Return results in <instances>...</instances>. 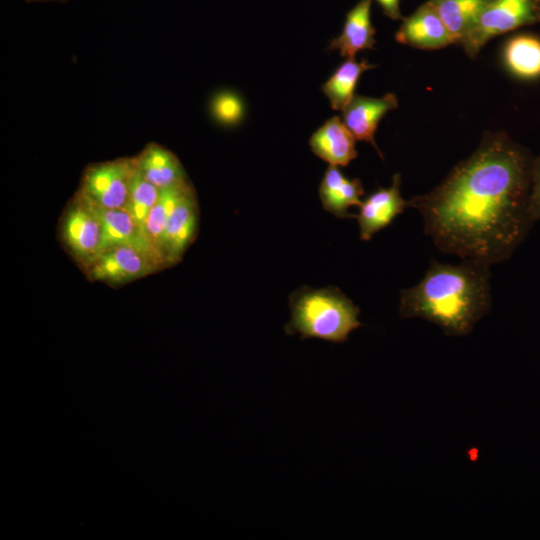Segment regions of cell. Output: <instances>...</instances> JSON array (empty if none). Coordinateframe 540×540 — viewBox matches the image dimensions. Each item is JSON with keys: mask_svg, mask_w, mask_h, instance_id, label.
Returning a JSON list of instances; mask_svg holds the SVG:
<instances>
[{"mask_svg": "<svg viewBox=\"0 0 540 540\" xmlns=\"http://www.w3.org/2000/svg\"><path fill=\"white\" fill-rule=\"evenodd\" d=\"M27 2H37V3H40V2H65V1H69V0H25Z\"/></svg>", "mask_w": 540, "mask_h": 540, "instance_id": "cell-25", "label": "cell"}, {"mask_svg": "<svg viewBox=\"0 0 540 540\" xmlns=\"http://www.w3.org/2000/svg\"><path fill=\"white\" fill-rule=\"evenodd\" d=\"M364 188L359 179L347 178L335 165H329L319 186V197L324 210L338 218L356 217L349 212L360 206Z\"/></svg>", "mask_w": 540, "mask_h": 540, "instance_id": "cell-14", "label": "cell"}, {"mask_svg": "<svg viewBox=\"0 0 540 540\" xmlns=\"http://www.w3.org/2000/svg\"><path fill=\"white\" fill-rule=\"evenodd\" d=\"M489 0H428L451 34L460 43Z\"/></svg>", "mask_w": 540, "mask_h": 540, "instance_id": "cell-18", "label": "cell"}, {"mask_svg": "<svg viewBox=\"0 0 540 540\" xmlns=\"http://www.w3.org/2000/svg\"><path fill=\"white\" fill-rule=\"evenodd\" d=\"M133 159H119L90 166L84 174L78 198L104 209H124Z\"/></svg>", "mask_w": 540, "mask_h": 540, "instance_id": "cell-5", "label": "cell"}, {"mask_svg": "<svg viewBox=\"0 0 540 540\" xmlns=\"http://www.w3.org/2000/svg\"><path fill=\"white\" fill-rule=\"evenodd\" d=\"M536 8H537L538 17L540 20V0H536Z\"/></svg>", "mask_w": 540, "mask_h": 540, "instance_id": "cell-26", "label": "cell"}, {"mask_svg": "<svg viewBox=\"0 0 540 540\" xmlns=\"http://www.w3.org/2000/svg\"><path fill=\"white\" fill-rule=\"evenodd\" d=\"M372 0H360L345 17L342 32L329 43L328 50H338L342 57L354 58L361 50L372 49L375 29L371 23Z\"/></svg>", "mask_w": 540, "mask_h": 540, "instance_id": "cell-15", "label": "cell"}, {"mask_svg": "<svg viewBox=\"0 0 540 540\" xmlns=\"http://www.w3.org/2000/svg\"><path fill=\"white\" fill-rule=\"evenodd\" d=\"M529 215L533 223L540 220V154L534 158L532 165Z\"/></svg>", "mask_w": 540, "mask_h": 540, "instance_id": "cell-23", "label": "cell"}, {"mask_svg": "<svg viewBox=\"0 0 540 540\" xmlns=\"http://www.w3.org/2000/svg\"><path fill=\"white\" fill-rule=\"evenodd\" d=\"M401 175L395 174L388 188H380L370 194L359 206L356 215L360 239L369 241L372 236L392 223L396 216L410 207L401 196Z\"/></svg>", "mask_w": 540, "mask_h": 540, "instance_id": "cell-8", "label": "cell"}, {"mask_svg": "<svg viewBox=\"0 0 540 540\" xmlns=\"http://www.w3.org/2000/svg\"><path fill=\"white\" fill-rule=\"evenodd\" d=\"M159 194L160 190L147 181L134 164L124 210L132 216L143 231L145 220L156 203Z\"/></svg>", "mask_w": 540, "mask_h": 540, "instance_id": "cell-21", "label": "cell"}, {"mask_svg": "<svg viewBox=\"0 0 540 540\" xmlns=\"http://www.w3.org/2000/svg\"><path fill=\"white\" fill-rule=\"evenodd\" d=\"M374 68L366 59L347 58L322 85L331 108L342 111L354 97L355 87L363 72Z\"/></svg>", "mask_w": 540, "mask_h": 540, "instance_id": "cell-19", "label": "cell"}, {"mask_svg": "<svg viewBox=\"0 0 540 540\" xmlns=\"http://www.w3.org/2000/svg\"><path fill=\"white\" fill-rule=\"evenodd\" d=\"M63 235L69 249L85 268L103 250L100 222L92 209L79 198L65 216Z\"/></svg>", "mask_w": 540, "mask_h": 540, "instance_id": "cell-7", "label": "cell"}, {"mask_svg": "<svg viewBox=\"0 0 540 540\" xmlns=\"http://www.w3.org/2000/svg\"><path fill=\"white\" fill-rule=\"evenodd\" d=\"M355 137L337 116L328 119L310 137L312 152L335 166H347L358 156Z\"/></svg>", "mask_w": 540, "mask_h": 540, "instance_id": "cell-13", "label": "cell"}, {"mask_svg": "<svg viewBox=\"0 0 540 540\" xmlns=\"http://www.w3.org/2000/svg\"><path fill=\"white\" fill-rule=\"evenodd\" d=\"M197 227V202L192 186L183 189L170 214L162 239L161 252L165 264L178 262L193 241Z\"/></svg>", "mask_w": 540, "mask_h": 540, "instance_id": "cell-9", "label": "cell"}, {"mask_svg": "<svg viewBox=\"0 0 540 540\" xmlns=\"http://www.w3.org/2000/svg\"><path fill=\"white\" fill-rule=\"evenodd\" d=\"M503 62L509 72L519 79H539L540 37L520 33L509 38L503 49Z\"/></svg>", "mask_w": 540, "mask_h": 540, "instance_id": "cell-17", "label": "cell"}, {"mask_svg": "<svg viewBox=\"0 0 540 540\" xmlns=\"http://www.w3.org/2000/svg\"><path fill=\"white\" fill-rule=\"evenodd\" d=\"M539 22L536 0H489L460 44L474 57L493 37Z\"/></svg>", "mask_w": 540, "mask_h": 540, "instance_id": "cell-4", "label": "cell"}, {"mask_svg": "<svg viewBox=\"0 0 540 540\" xmlns=\"http://www.w3.org/2000/svg\"><path fill=\"white\" fill-rule=\"evenodd\" d=\"M398 106L394 94L388 93L381 98L354 95L342 110L343 122L356 140L370 143L383 157L375 142V132L384 115Z\"/></svg>", "mask_w": 540, "mask_h": 540, "instance_id": "cell-12", "label": "cell"}, {"mask_svg": "<svg viewBox=\"0 0 540 540\" xmlns=\"http://www.w3.org/2000/svg\"><path fill=\"white\" fill-rule=\"evenodd\" d=\"M395 39L399 43L420 49H439L454 43L445 24L429 2L422 4L403 20Z\"/></svg>", "mask_w": 540, "mask_h": 540, "instance_id": "cell-11", "label": "cell"}, {"mask_svg": "<svg viewBox=\"0 0 540 540\" xmlns=\"http://www.w3.org/2000/svg\"><path fill=\"white\" fill-rule=\"evenodd\" d=\"M133 162L141 175L159 190L188 182L178 158L157 144L148 145Z\"/></svg>", "mask_w": 540, "mask_h": 540, "instance_id": "cell-16", "label": "cell"}, {"mask_svg": "<svg viewBox=\"0 0 540 540\" xmlns=\"http://www.w3.org/2000/svg\"><path fill=\"white\" fill-rule=\"evenodd\" d=\"M213 117L221 124H238L244 116V104L234 92L224 91L216 94L211 102Z\"/></svg>", "mask_w": 540, "mask_h": 540, "instance_id": "cell-22", "label": "cell"}, {"mask_svg": "<svg viewBox=\"0 0 540 540\" xmlns=\"http://www.w3.org/2000/svg\"><path fill=\"white\" fill-rule=\"evenodd\" d=\"M291 318L285 326L288 335L321 339L333 343L347 341L362 326L360 309L336 287H304L289 298Z\"/></svg>", "mask_w": 540, "mask_h": 540, "instance_id": "cell-3", "label": "cell"}, {"mask_svg": "<svg viewBox=\"0 0 540 540\" xmlns=\"http://www.w3.org/2000/svg\"><path fill=\"white\" fill-rule=\"evenodd\" d=\"M490 277V265L481 261L431 260L421 281L401 291L399 315L428 320L449 336H466L491 308Z\"/></svg>", "mask_w": 540, "mask_h": 540, "instance_id": "cell-2", "label": "cell"}, {"mask_svg": "<svg viewBox=\"0 0 540 540\" xmlns=\"http://www.w3.org/2000/svg\"><path fill=\"white\" fill-rule=\"evenodd\" d=\"M86 204L92 209L100 222L103 250L111 246L127 245L143 252L159 266L165 265L160 255L148 241L142 228L126 210L104 209Z\"/></svg>", "mask_w": 540, "mask_h": 540, "instance_id": "cell-10", "label": "cell"}, {"mask_svg": "<svg viewBox=\"0 0 540 540\" xmlns=\"http://www.w3.org/2000/svg\"><path fill=\"white\" fill-rule=\"evenodd\" d=\"M383 13L392 20L402 19L400 0H375Z\"/></svg>", "mask_w": 540, "mask_h": 540, "instance_id": "cell-24", "label": "cell"}, {"mask_svg": "<svg viewBox=\"0 0 540 540\" xmlns=\"http://www.w3.org/2000/svg\"><path fill=\"white\" fill-rule=\"evenodd\" d=\"M160 267L143 252L127 245L104 249L85 269L91 279L124 283L143 277Z\"/></svg>", "mask_w": 540, "mask_h": 540, "instance_id": "cell-6", "label": "cell"}, {"mask_svg": "<svg viewBox=\"0 0 540 540\" xmlns=\"http://www.w3.org/2000/svg\"><path fill=\"white\" fill-rule=\"evenodd\" d=\"M534 158L505 133L488 134L430 192L409 200L436 247L462 259L503 262L527 237Z\"/></svg>", "mask_w": 540, "mask_h": 540, "instance_id": "cell-1", "label": "cell"}, {"mask_svg": "<svg viewBox=\"0 0 540 540\" xmlns=\"http://www.w3.org/2000/svg\"><path fill=\"white\" fill-rule=\"evenodd\" d=\"M187 184H189V182L179 186L161 189L156 203L145 220L144 233L150 244L162 258L163 262L164 259L161 247L166 223Z\"/></svg>", "mask_w": 540, "mask_h": 540, "instance_id": "cell-20", "label": "cell"}]
</instances>
